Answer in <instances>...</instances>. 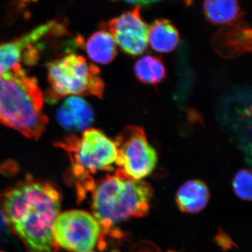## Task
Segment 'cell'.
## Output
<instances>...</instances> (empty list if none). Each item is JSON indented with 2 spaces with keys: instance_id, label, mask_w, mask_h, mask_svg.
<instances>
[{
  "instance_id": "cell-1",
  "label": "cell",
  "mask_w": 252,
  "mask_h": 252,
  "mask_svg": "<svg viewBox=\"0 0 252 252\" xmlns=\"http://www.w3.org/2000/svg\"><path fill=\"white\" fill-rule=\"evenodd\" d=\"M61 201L59 192L52 185L31 180L5 194V219L30 252H54Z\"/></svg>"
},
{
  "instance_id": "cell-2",
  "label": "cell",
  "mask_w": 252,
  "mask_h": 252,
  "mask_svg": "<svg viewBox=\"0 0 252 252\" xmlns=\"http://www.w3.org/2000/svg\"><path fill=\"white\" fill-rule=\"evenodd\" d=\"M44 95L34 77L21 64L0 75V122L29 138L39 140L48 118L43 112Z\"/></svg>"
},
{
  "instance_id": "cell-3",
  "label": "cell",
  "mask_w": 252,
  "mask_h": 252,
  "mask_svg": "<svg viewBox=\"0 0 252 252\" xmlns=\"http://www.w3.org/2000/svg\"><path fill=\"white\" fill-rule=\"evenodd\" d=\"M153 195L149 184L133 180L119 169L96 186L92 198L94 217L104 228L129 219L145 217Z\"/></svg>"
},
{
  "instance_id": "cell-4",
  "label": "cell",
  "mask_w": 252,
  "mask_h": 252,
  "mask_svg": "<svg viewBox=\"0 0 252 252\" xmlns=\"http://www.w3.org/2000/svg\"><path fill=\"white\" fill-rule=\"evenodd\" d=\"M47 69L51 98L67 95L102 97L104 84L100 71L83 56L67 55L49 63Z\"/></svg>"
},
{
  "instance_id": "cell-5",
  "label": "cell",
  "mask_w": 252,
  "mask_h": 252,
  "mask_svg": "<svg viewBox=\"0 0 252 252\" xmlns=\"http://www.w3.org/2000/svg\"><path fill=\"white\" fill-rule=\"evenodd\" d=\"M69 154L73 172L86 177L98 171H112L117 165L118 149L115 142L102 131L89 129L81 137L69 136L58 144Z\"/></svg>"
},
{
  "instance_id": "cell-6",
  "label": "cell",
  "mask_w": 252,
  "mask_h": 252,
  "mask_svg": "<svg viewBox=\"0 0 252 252\" xmlns=\"http://www.w3.org/2000/svg\"><path fill=\"white\" fill-rule=\"evenodd\" d=\"M118 149L117 165L130 178L142 180L157 166L158 156L143 129L128 126L114 141Z\"/></svg>"
},
{
  "instance_id": "cell-7",
  "label": "cell",
  "mask_w": 252,
  "mask_h": 252,
  "mask_svg": "<svg viewBox=\"0 0 252 252\" xmlns=\"http://www.w3.org/2000/svg\"><path fill=\"white\" fill-rule=\"evenodd\" d=\"M101 234L97 220L89 212L74 210L60 213L55 225L56 243L72 252H91Z\"/></svg>"
},
{
  "instance_id": "cell-8",
  "label": "cell",
  "mask_w": 252,
  "mask_h": 252,
  "mask_svg": "<svg viewBox=\"0 0 252 252\" xmlns=\"http://www.w3.org/2000/svg\"><path fill=\"white\" fill-rule=\"evenodd\" d=\"M107 27L116 44L126 54L139 56L147 49L149 26L141 16L140 6L110 20Z\"/></svg>"
},
{
  "instance_id": "cell-9",
  "label": "cell",
  "mask_w": 252,
  "mask_h": 252,
  "mask_svg": "<svg viewBox=\"0 0 252 252\" xmlns=\"http://www.w3.org/2000/svg\"><path fill=\"white\" fill-rule=\"evenodd\" d=\"M47 33V27L43 25L16 40L0 44V69L9 70L20 64L23 60L28 63L30 56L35 51L32 46Z\"/></svg>"
},
{
  "instance_id": "cell-10",
  "label": "cell",
  "mask_w": 252,
  "mask_h": 252,
  "mask_svg": "<svg viewBox=\"0 0 252 252\" xmlns=\"http://www.w3.org/2000/svg\"><path fill=\"white\" fill-rule=\"evenodd\" d=\"M56 118L63 128L79 132L92 125L94 114L90 104L84 99L77 96H69L58 109Z\"/></svg>"
},
{
  "instance_id": "cell-11",
  "label": "cell",
  "mask_w": 252,
  "mask_h": 252,
  "mask_svg": "<svg viewBox=\"0 0 252 252\" xmlns=\"http://www.w3.org/2000/svg\"><path fill=\"white\" fill-rule=\"evenodd\" d=\"M210 197L206 184L198 180H189L179 189L176 203L182 212L198 213L206 207Z\"/></svg>"
},
{
  "instance_id": "cell-12",
  "label": "cell",
  "mask_w": 252,
  "mask_h": 252,
  "mask_svg": "<svg viewBox=\"0 0 252 252\" xmlns=\"http://www.w3.org/2000/svg\"><path fill=\"white\" fill-rule=\"evenodd\" d=\"M180 33L168 20H156L149 27L148 44L158 53L172 52L178 46Z\"/></svg>"
},
{
  "instance_id": "cell-13",
  "label": "cell",
  "mask_w": 252,
  "mask_h": 252,
  "mask_svg": "<svg viewBox=\"0 0 252 252\" xmlns=\"http://www.w3.org/2000/svg\"><path fill=\"white\" fill-rule=\"evenodd\" d=\"M205 17L215 25H230L242 18L243 12L239 0H205Z\"/></svg>"
},
{
  "instance_id": "cell-14",
  "label": "cell",
  "mask_w": 252,
  "mask_h": 252,
  "mask_svg": "<svg viewBox=\"0 0 252 252\" xmlns=\"http://www.w3.org/2000/svg\"><path fill=\"white\" fill-rule=\"evenodd\" d=\"M85 49L91 61L99 64L112 62L117 54V44L105 30L94 33L86 41Z\"/></svg>"
},
{
  "instance_id": "cell-15",
  "label": "cell",
  "mask_w": 252,
  "mask_h": 252,
  "mask_svg": "<svg viewBox=\"0 0 252 252\" xmlns=\"http://www.w3.org/2000/svg\"><path fill=\"white\" fill-rule=\"evenodd\" d=\"M136 77L146 84H157L166 76L165 65L160 58L156 56H144L135 64Z\"/></svg>"
},
{
  "instance_id": "cell-16",
  "label": "cell",
  "mask_w": 252,
  "mask_h": 252,
  "mask_svg": "<svg viewBox=\"0 0 252 252\" xmlns=\"http://www.w3.org/2000/svg\"><path fill=\"white\" fill-rule=\"evenodd\" d=\"M252 172L248 170H242L235 176L233 189L235 195L243 200H252Z\"/></svg>"
},
{
  "instance_id": "cell-17",
  "label": "cell",
  "mask_w": 252,
  "mask_h": 252,
  "mask_svg": "<svg viewBox=\"0 0 252 252\" xmlns=\"http://www.w3.org/2000/svg\"><path fill=\"white\" fill-rule=\"evenodd\" d=\"M161 0H139V6H149V5L156 4Z\"/></svg>"
},
{
  "instance_id": "cell-18",
  "label": "cell",
  "mask_w": 252,
  "mask_h": 252,
  "mask_svg": "<svg viewBox=\"0 0 252 252\" xmlns=\"http://www.w3.org/2000/svg\"><path fill=\"white\" fill-rule=\"evenodd\" d=\"M124 1L128 4H135L139 6V0H124Z\"/></svg>"
},
{
  "instance_id": "cell-19",
  "label": "cell",
  "mask_w": 252,
  "mask_h": 252,
  "mask_svg": "<svg viewBox=\"0 0 252 252\" xmlns=\"http://www.w3.org/2000/svg\"></svg>"
}]
</instances>
